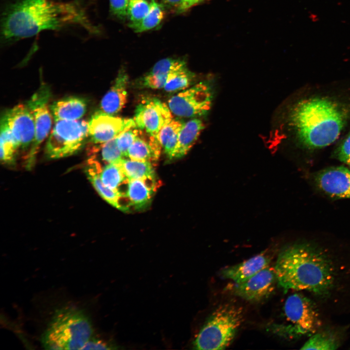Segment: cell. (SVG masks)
<instances>
[{
  "label": "cell",
  "instance_id": "obj_38",
  "mask_svg": "<svg viewBox=\"0 0 350 350\" xmlns=\"http://www.w3.org/2000/svg\"><path fill=\"white\" fill-rule=\"evenodd\" d=\"M309 17L313 21L316 22L317 20H318L317 16L313 13L310 14V15H309Z\"/></svg>",
  "mask_w": 350,
  "mask_h": 350
},
{
  "label": "cell",
  "instance_id": "obj_19",
  "mask_svg": "<svg viewBox=\"0 0 350 350\" xmlns=\"http://www.w3.org/2000/svg\"><path fill=\"white\" fill-rule=\"evenodd\" d=\"M87 108L86 100L75 96L60 99L50 106V110L55 121L80 120L86 113Z\"/></svg>",
  "mask_w": 350,
  "mask_h": 350
},
{
  "label": "cell",
  "instance_id": "obj_35",
  "mask_svg": "<svg viewBox=\"0 0 350 350\" xmlns=\"http://www.w3.org/2000/svg\"><path fill=\"white\" fill-rule=\"evenodd\" d=\"M335 156L339 160L345 163L350 161V135L339 146Z\"/></svg>",
  "mask_w": 350,
  "mask_h": 350
},
{
  "label": "cell",
  "instance_id": "obj_32",
  "mask_svg": "<svg viewBox=\"0 0 350 350\" xmlns=\"http://www.w3.org/2000/svg\"><path fill=\"white\" fill-rule=\"evenodd\" d=\"M141 130L137 127H132L123 131L116 138L118 147L123 158H126L129 148L139 135Z\"/></svg>",
  "mask_w": 350,
  "mask_h": 350
},
{
  "label": "cell",
  "instance_id": "obj_6",
  "mask_svg": "<svg viewBox=\"0 0 350 350\" xmlns=\"http://www.w3.org/2000/svg\"><path fill=\"white\" fill-rule=\"evenodd\" d=\"M89 136L88 122L84 120L55 121L45 148L46 156L56 159L80 151Z\"/></svg>",
  "mask_w": 350,
  "mask_h": 350
},
{
  "label": "cell",
  "instance_id": "obj_3",
  "mask_svg": "<svg viewBox=\"0 0 350 350\" xmlns=\"http://www.w3.org/2000/svg\"><path fill=\"white\" fill-rule=\"evenodd\" d=\"M289 123L299 141L310 148H320L333 143L346 121L344 111L335 102L313 98L298 102L291 110Z\"/></svg>",
  "mask_w": 350,
  "mask_h": 350
},
{
  "label": "cell",
  "instance_id": "obj_7",
  "mask_svg": "<svg viewBox=\"0 0 350 350\" xmlns=\"http://www.w3.org/2000/svg\"><path fill=\"white\" fill-rule=\"evenodd\" d=\"M285 316L290 323L279 325L278 332L289 335H313L321 325L318 312L315 304L303 295L295 293L286 299L284 306Z\"/></svg>",
  "mask_w": 350,
  "mask_h": 350
},
{
  "label": "cell",
  "instance_id": "obj_18",
  "mask_svg": "<svg viewBox=\"0 0 350 350\" xmlns=\"http://www.w3.org/2000/svg\"><path fill=\"white\" fill-rule=\"evenodd\" d=\"M101 169L98 162L89 159L86 167L85 172L94 188L107 202L115 208L124 211H127L121 200L125 198V194L119 191L111 189L104 185L100 177Z\"/></svg>",
  "mask_w": 350,
  "mask_h": 350
},
{
  "label": "cell",
  "instance_id": "obj_17",
  "mask_svg": "<svg viewBox=\"0 0 350 350\" xmlns=\"http://www.w3.org/2000/svg\"><path fill=\"white\" fill-rule=\"evenodd\" d=\"M128 76L124 70H120L113 86L101 102L102 111L109 114L119 112L127 102Z\"/></svg>",
  "mask_w": 350,
  "mask_h": 350
},
{
  "label": "cell",
  "instance_id": "obj_2",
  "mask_svg": "<svg viewBox=\"0 0 350 350\" xmlns=\"http://www.w3.org/2000/svg\"><path fill=\"white\" fill-rule=\"evenodd\" d=\"M275 268L278 285L285 293L307 291L326 296L334 287L336 273L332 260L324 252L307 244H296L279 254Z\"/></svg>",
  "mask_w": 350,
  "mask_h": 350
},
{
  "label": "cell",
  "instance_id": "obj_37",
  "mask_svg": "<svg viewBox=\"0 0 350 350\" xmlns=\"http://www.w3.org/2000/svg\"><path fill=\"white\" fill-rule=\"evenodd\" d=\"M166 5L175 7L177 9V11L181 7L184 0H162Z\"/></svg>",
  "mask_w": 350,
  "mask_h": 350
},
{
  "label": "cell",
  "instance_id": "obj_5",
  "mask_svg": "<svg viewBox=\"0 0 350 350\" xmlns=\"http://www.w3.org/2000/svg\"><path fill=\"white\" fill-rule=\"evenodd\" d=\"M244 319L241 307L220 305L212 313L193 343L195 350H224L232 342Z\"/></svg>",
  "mask_w": 350,
  "mask_h": 350
},
{
  "label": "cell",
  "instance_id": "obj_29",
  "mask_svg": "<svg viewBox=\"0 0 350 350\" xmlns=\"http://www.w3.org/2000/svg\"><path fill=\"white\" fill-rule=\"evenodd\" d=\"M193 78L194 74L186 68L173 74L166 83L164 89L168 92L184 90L190 85Z\"/></svg>",
  "mask_w": 350,
  "mask_h": 350
},
{
  "label": "cell",
  "instance_id": "obj_39",
  "mask_svg": "<svg viewBox=\"0 0 350 350\" xmlns=\"http://www.w3.org/2000/svg\"><path fill=\"white\" fill-rule=\"evenodd\" d=\"M347 164L349 165L350 169V161L347 163Z\"/></svg>",
  "mask_w": 350,
  "mask_h": 350
},
{
  "label": "cell",
  "instance_id": "obj_25",
  "mask_svg": "<svg viewBox=\"0 0 350 350\" xmlns=\"http://www.w3.org/2000/svg\"><path fill=\"white\" fill-rule=\"evenodd\" d=\"M0 159L4 163L13 162L19 144L7 124L0 121Z\"/></svg>",
  "mask_w": 350,
  "mask_h": 350
},
{
  "label": "cell",
  "instance_id": "obj_24",
  "mask_svg": "<svg viewBox=\"0 0 350 350\" xmlns=\"http://www.w3.org/2000/svg\"><path fill=\"white\" fill-rule=\"evenodd\" d=\"M185 122L173 119L159 132L157 138L164 153L170 159H173L179 134Z\"/></svg>",
  "mask_w": 350,
  "mask_h": 350
},
{
  "label": "cell",
  "instance_id": "obj_4",
  "mask_svg": "<svg viewBox=\"0 0 350 350\" xmlns=\"http://www.w3.org/2000/svg\"><path fill=\"white\" fill-rule=\"evenodd\" d=\"M93 335L88 316L72 306L57 309L41 337L47 350H82Z\"/></svg>",
  "mask_w": 350,
  "mask_h": 350
},
{
  "label": "cell",
  "instance_id": "obj_1",
  "mask_svg": "<svg viewBox=\"0 0 350 350\" xmlns=\"http://www.w3.org/2000/svg\"><path fill=\"white\" fill-rule=\"evenodd\" d=\"M89 28L77 4L50 0H19L4 10L1 35L6 41L29 37L45 30H59L73 24Z\"/></svg>",
  "mask_w": 350,
  "mask_h": 350
},
{
  "label": "cell",
  "instance_id": "obj_12",
  "mask_svg": "<svg viewBox=\"0 0 350 350\" xmlns=\"http://www.w3.org/2000/svg\"><path fill=\"white\" fill-rule=\"evenodd\" d=\"M135 127L137 126L133 119L115 117L102 110L95 112L88 122L90 140L95 144L116 138L123 131Z\"/></svg>",
  "mask_w": 350,
  "mask_h": 350
},
{
  "label": "cell",
  "instance_id": "obj_15",
  "mask_svg": "<svg viewBox=\"0 0 350 350\" xmlns=\"http://www.w3.org/2000/svg\"><path fill=\"white\" fill-rule=\"evenodd\" d=\"M272 257L271 254L264 251L242 262L223 268L221 276L234 282L244 281L270 265Z\"/></svg>",
  "mask_w": 350,
  "mask_h": 350
},
{
  "label": "cell",
  "instance_id": "obj_23",
  "mask_svg": "<svg viewBox=\"0 0 350 350\" xmlns=\"http://www.w3.org/2000/svg\"><path fill=\"white\" fill-rule=\"evenodd\" d=\"M118 164L128 179L155 180V170L150 161L123 158Z\"/></svg>",
  "mask_w": 350,
  "mask_h": 350
},
{
  "label": "cell",
  "instance_id": "obj_22",
  "mask_svg": "<svg viewBox=\"0 0 350 350\" xmlns=\"http://www.w3.org/2000/svg\"><path fill=\"white\" fill-rule=\"evenodd\" d=\"M155 180L128 179L125 195L129 205L140 209L147 205L152 198Z\"/></svg>",
  "mask_w": 350,
  "mask_h": 350
},
{
  "label": "cell",
  "instance_id": "obj_36",
  "mask_svg": "<svg viewBox=\"0 0 350 350\" xmlns=\"http://www.w3.org/2000/svg\"><path fill=\"white\" fill-rule=\"evenodd\" d=\"M203 0H184L178 12L180 13L185 12Z\"/></svg>",
  "mask_w": 350,
  "mask_h": 350
},
{
  "label": "cell",
  "instance_id": "obj_13",
  "mask_svg": "<svg viewBox=\"0 0 350 350\" xmlns=\"http://www.w3.org/2000/svg\"><path fill=\"white\" fill-rule=\"evenodd\" d=\"M18 142L26 149L31 145L35 135L34 115L27 105L19 104L7 110L1 117Z\"/></svg>",
  "mask_w": 350,
  "mask_h": 350
},
{
  "label": "cell",
  "instance_id": "obj_9",
  "mask_svg": "<svg viewBox=\"0 0 350 350\" xmlns=\"http://www.w3.org/2000/svg\"><path fill=\"white\" fill-rule=\"evenodd\" d=\"M51 94L49 88L43 84L27 102V105L34 115L35 122V138L25 162L28 170L34 167L39 148L51 130L52 117L48 107Z\"/></svg>",
  "mask_w": 350,
  "mask_h": 350
},
{
  "label": "cell",
  "instance_id": "obj_26",
  "mask_svg": "<svg viewBox=\"0 0 350 350\" xmlns=\"http://www.w3.org/2000/svg\"><path fill=\"white\" fill-rule=\"evenodd\" d=\"M150 4L148 14L141 21L129 24V26L136 33L150 30L158 26L163 19L165 13L163 5L155 0H152Z\"/></svg>",
  "mask_w": 350,
  "mask_h": 350
},
{
  "label": "cell",
  "instance_id": "obj_27",
  "mask_svg": "<svg viewBox=\"0 0 350 350\" xmlns=\"http://www.w3.org/2000/svg\"><path fill=\"white\" fill-rule=\"evenodd\" d=\"M339 346L337 337L329 332H315L303 345L301 350H334Z\"/></svg>",
  "mask_w": 350,
  "mask_h": 350
},
{
  "label": "cell",
  "instance_id": "obj_31",
  "mask_svg": "<svg viewBox=\"0 0 350 350\" xmlns=\"http://www.w3.org/2000/svg\"><path fill=\"white\" fill-rule=\"evenodd\" d=\"M100 146L102 159L107 164H118L123 158L118 147L116 138L100 144Z\"/></svg>",
  "mask_w": 350,
  "mask_h": 350
},
{
  "label": "cell",
  "instance_id": "obj_34",
  "mask_svg": "<svg viewBox=\"0 0 350 350\" xmlns=\"http://www.w3.org/2000/svg\"><path fill=\"white\" fill-rule=\"evenodd\" d=\"M118 346L112 342L94 337L93 335L82 350H116Z\"/></svg>",
  "mask_w": 350,
  "mask_h": 350
},
{
  "label": "cell",
  "instance_id": "obj_14",
  "mask_svg": "<svg viewBox=\"0 0 350 350\" xmlns=\"http://www.w3.org/2000/svg\"><path fill=\"white\" fill-rule=\"evenodd\" d=\"M315 181L330 196L350 198V169L343 166L325 168L316 174Z\"/></svg>",
  "mask_w": 350,
  "mask_h": 350
},
{
  "label": "cell",
  "instance_id": "obj_21",
  "mask_svg": "<svg viewBox=\"0 0 350 350\" xmlns=\"http://www.w3.org/2000/svg\"><path fill=\"white\" fill-rule=\"evenodd\" d=\"M204 127L203 122L198 118H194L184 123L179 134L173 159L182 158L188 153Z\"/></svg>",
  "mask_w": 350,
  "mask_h": 350
},
{
  "label": "cell",
  "instance_id": "obj_28",
  "mask_svg": "<svg viewBox=\"0 0 350 350\" xmlns=\"http://www.w3.org/2000/svg\"><path fill=\"white\" fill-rule=\"evenodd\" d=\"M100 177L105 186L119 191L121 184L128 179L120 165L116 163H108L101 169Z\"/></svg>",
  "mask_w": 350,
  "mask_h": 350
},
{
  "label": "cell",
  "instance_id": "obj_10",
  "mask_svg": "<svg viewBox=\"0 0 350 350\" xmlns=\"http://www.w3.org/2000/svg\"><path fill=\"white\" fill-rule=\"evenodd\" d=\"M276 284L275 266L270 264L244 281L228 284L226 290L247 301L258 302L270 295Z\"/></svg>",
  "mask_w": 350,
  "mask_h": 350
},
{
  "label": "cell",
  "instance_id": "obj_20",
  "mask_svg": "<svg viewBox=\"0 0 350 350\" xmlns=\"http://www.w3.org/2000/svg\"><path fill=\"white\" fill-rule=\"evenodd\" d=\"M162 147L157 137L149 134L143 137L142 130L129 148L126 158L134 160L151 162L158 159Z\"/></svg>",
  "mask_w": 350,
  "mask_h": 350
},
{
  "label": "cell",
  "instance_id": "obj_11",
  "mask_svg": "<svg viewBox=\"0 0 350 350\" xmlns=\"http://www.w3.org/2000/svg\"><path fill=\"white\" fill-rule=\"evenodd\" d=\"M168 105L157 98L146 99L136 107L133 118L137 127L157 137L161 129L173 118Z\"/></svg>",
  "mask_w": 350,
  "mask_h": 350
},
{
  "label": "cell",
  "instance_id": "obj_33",
  "mask_svg": "<svg viewBox=\"0 0 350 350\" xmlns=\"http://www.w3.org/2000/svg\"><path fill=\"white\" fill-rule=\"evenodd\" d=\"M130 0H109L110 11L120 19L127 17V9Z\"/></svg>",
  "mask_w": 350,
  "mask_h": 350
},
{
  "label": "cell",
  "instance_id": "obj_8",
  "mask_svg": "<svg viewBox=\"0 0 350 350\" xmlns=\"http://www.w3.org/2000/svg\"><path fill=\"white\" fill-rule=\"evenodd\" d=\"M212 101L210 86L200 82L172 97L168 105L175 115L192 118L206 115L211 108Z\"/></svg>",
  "mask_w": 350,
  "mask_h": 350
},
{
  "label": "cell",
  "instance_id": "obj_16",
  "mask_svg": "<svg viewBox=\"0 0 350 350\" xmlns=\"http://www.w3.org/2000/svg\"><path fill=\"white\" fill-rule=\"evenodd\" d=\"M187 68L183 59L166 58L158 61L141 81V85L152 89L164 88L166 83L175 73Z\"/></svg>",
  "mask_w": 350,
  "mask_h": 350
},
{
  "label": "cell",
  "instance_id": "obj_30",
  "mask_svg": "<svg viewBox=\"0 0 350 350\" xmlns=\"http://www.w3.org/2000/svg\"><path fill=\"white\" fill-rule=\"evenodd\" d=\"M150 7V3L146 0H130L127 9L130 23H136L141 21L148 14Z\"/></svg>",
  "mask_w": 350,
  "mask_h": 350
}]
</instances>
